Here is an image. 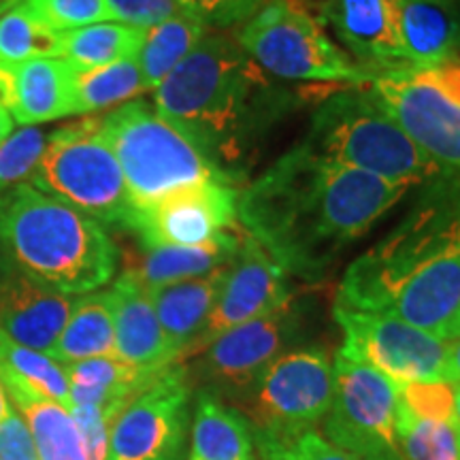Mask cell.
<instances>
[{
  "label": "cell",
  "mask_w": 460,
  "mask_h": 460,
  "mask_svg": "<svg viewBox=\"0 0 460 460\" xmlns=\"http://www.w3.org/2000/svg\"><path fill=\"white\" fill-rule=\"evenodd\" d=\"M177 3L205 26L233 28L245 24L267 0H177Z\"/></svg>",
  "instance_id": "38"
},
{
  "label": "cell",
  "mask_w": 460,
  "mask_h": 460,
  "mask_svg": "<svg viewBox=\"0 0 460 460\" xmlns=\"http://www.w3.org/2000/svg\"><path fill=\"white\" fill-rule=\"evenodd\" d=\"M0 460H41L24 418L13 405L0 420Z\"/></svg>",
  "instance_id": "41"
},
{
  "label": "cell",
  "mask_w": 460,
  "mask_h": 460,
  "mask_svg": "<svg viewBox=\"0 0 460 460\" xmlns=\"http://www.w3.org/2000/svg\"><path fill=\"white\" fill-rule=\"evenodd\" d=\"M71 413L82 435L85 460H107L109 433L119 411L102 407H73Z\"/></svg>",
  "instance_id": "40"
},
{
  "label": "cell",
  "mask_w": 460,
  "mask_h": 460,
  "mask_svg": "<svg viewBox=\"0 0 460 460\" xmlns=\"http://www.w3.org/2000/svg\"><path fill=\"white\" fill-rule=\"evenodd\" d=\"M0 382L3 386H20L60 402L71 411V384L65 365L51 356L15 343L0 331Z\"/></svg>",
  "instance_id": "29"
},
{
  "label": "cell",
  "mask_w": 460,
  "mask_h": 460,
  "mask_svg": "<svg viewBox=\"0 0 460 460\" xmlns=\"http://www.w3.org/2000/svg\"><path fill=\"white\" fill-rule=\"evenodd\" d=\"M410 190L296 146L239 190V226L288 275L314 281Z\"/></svg>",
  "instance_id": "1"
},
{
  "label": "cell",
  "mask_w": 460,
  "mask_h": 460,
  "mask_svg": "<svg viewBox=\"0 0 460 460\" xmlns=\"http://www.w3.org/2000/svg\"><path fill=\"white\" fill-rule=\"evenodd\" d=\"M75 298L20 273L0 271V331L15 343L51 354Z\"/></svg>",
  "instance_id": "19"
},
{
  "label": "cell",
  "mask_w": 460,
  "mask_h": 460,
  "mask_svg": "<svg viewBox=\"0 0 460 460\" xmlns=\"http://www.w3.org/2000/svg\"><path fill=\"white\" fill-rule=\"evenodd\" d=\"M7 7H4V3H3V0H0V15H3V13H7Z\"/></svg>",
  "instance_id": "48"
},
{
  "label": "cell",
  "mask_w": 460,
  "mask_h": 460,
  "mask_svg": "<svg viewBox=\"0 0 460 460\" xmlns=\"http://www.w3.org/2000/svg\"><path fill=\"white\" fill-rule=\"evenodd\" d=\"M335 393L320 433L354 460H405L399 435V386L339 348Z\"/></svg>",
  "instance_id": "10"
},
{
  "label": "cell",
  "mask_w": 460,
  "mask_h": 460,
  "mask_svg": "<svg viewBox=\"0 0 460 460\" xmlns=\"http://www.w3.org/2000/svg\"><path fill=\"white\" fill-rule=\"evenodd\" d=\"M288 278L290 275L275 262V258L258 241L245 234L239 254L230 262L214 312L188 356L199 354L224 331L264 318L295 301Z\"/></svg>",
  "instance_id": "16"
},
{
  "label": "cell",
  "mask_w": 460,
  "mask_h": 460,
  "mask_svg": "<svg viewBox=\"0 0 460 460\" xmlns=\"http://www.w3.org/2000/svg\"><path fill=\"white\" fill-rule=\"evenodd\" d=\"M146 32L147 31L119 24V22H101V24L84 26L77 31L60 32L58 58H65L79 71L107 66L139 54L146 41Z\"/></svg>",
  "instance_id": "28"
},
{
  "label": "cell",
  "mask_w": 460,
  "mask_h": 460,
  "mask_svg": "<svg viewBox=\"0 0 460 460\" xmlns=\"http://www.w3.org/2000/svg\"><path fill=\"white\" fill-rule=\"evenodd\" d=\"M301 146L339 164L410 188L444 172L362 85L326 96L314 111Z\"/></svg>",
  "instance_id": "5"
},
{
  "label": "cell",
  "mask_w": 460,
  "mask_h": 460,
  "mask_svg": "<svg viewBox=\"0 0 460 460\" xmlns=\"http://www.w3.org/2000/svg\"><path fill=\"white\" fill-rule=\"evenodd\" d=\"M51 132L41 126H22L0 146V192L31 181L49 146Z\"/></svg>",
  "instance_id": "34"
},
{
  "label": "cell",
  "mask_w": 460,
  "mask_h": 460,
  "mask_svg": "<svg viewBox=\"0 0 460 460\" xmlns=\"http://www.w3.org/2000/svg\"><path fill=\"white\" fill-rule=\"evenodd\" d=\"M13 102V73L7 66H0V107L11 109Z\"/></svg>",
  "instance_id": "43"
},
{
  "label": "cell",
  "mask_w": 460,
  "mask_h": 460,
  "mask_svg": "<svg viewBox=\"0 0 460 460\" xmlns=\"http://www.w3.org/2000/svg\"><path fill=\"white\" fill-rule=\"evenodd\" d=\"M256 460H354L339 450L318 429L301 435H254Z\"/></svg>",
  "instance_id": "36"
},
{
  "label": "cell",
  "mask_w": 460,
  "mask_h": 460,
  "mask_svg": "<svg viewBox=\"0 0 460 460\" xmlns=\"http://www.w3.org/2000/svg\"><path fill=\"white\" fill-rule=\"evenodd\" d=\"M28 183L99 224L128 228L135 211L101 118L51 130L49 146Z\"/></svg>",
  "instance_id": "8"
},
{
  "label": "cell",
  "mask_w": 460,
  "mask_h": 460,
  "mask_svg": "<svg viewBox=\"0 0 460 460\" xmlns=\"http://www.w3.org/2000/svg\"><path fill=\"white\" fill-rule=\"evenodd\" d=\"M348 354L393 379L396 386L447 382V341L384 314L332 309Z\"/></svg>",
  "instance_id": "13"
},
{
  "label": "cell",
  "mask_w": 460,
  "mask_h": 460,
  "mask_svg": "<svg viewBox=\"0 0 460 460\" xmlns=\"http://www.w3.org/2000/svg\"><path fill=\"white\" fill-rule=\"evenodd\" d=\"M230 267V264H228ZM228 267L200 275V278L149 288L154 309L177 358L188 356L214 312L217 296L226 279Z\"/></svg>",
  "instance_id": "21"
},
{
  "label": "cell",
  "mask_w": 460,
  "mask_h": 460,
  "mask_svg": "<svg viewBox=\"0 0 460 460\" xmlns=\"http://www.w3.org/2000/svg\"><path fill=\"white\" fill-rule=\"evenodd\" d=\"M190 427L192 386L186 367L175 362L115 418L107 460H186Z\"/></svg>",
  "instance_id": "12"
},
{
  "label": "cell",
  "mask_w": 460,
  "mask_h": 460,
  "mask_svg": "<svg viewBox=\"0 0 460 460\" xmlns=\"http://www.w3.org/2000/svg\"><path fill=\"white\" fill-rule=\"evenodd\" d=\"M49 356L60 365L115 356L113 307L109 290L88 292L75 298L73 312Z\"/></svg>",
  "instance_id": "26"
},
{
  "label": "cell",
  "mask_w": 460,
  "mask_h": 460,
  "mask_svg": "<svg viewBox=\"0 0 460 460\" xmlns=\"http://www.w3.org/2000/svg\"><path fill=\"white\" fill-rule=\"evenodd\" d=\"M234 41L275 79L369 85L377 77L339 48L298 0H267L239 26Z\"/></svg>",
  "instance_id": "7"
},
{
  "label": "cell",
  "mask_w": 460,
  "mask_h": 460,
  "mask_svg": "<svg viewBox=\"0 0 460 460\" xmlns=\"http://www.w3.org/2000/svg\"><path fill=\"white\" fill-rule=\"evenodd\" d=\"M107 4L111 22L141 28V31L163 24L183 11L177 0H107Z\"/></svg>",
  "instance_id": "39"
},
{
  "label": "cell",
  "mask_w": 460,
  "mask_h": 460,
  "mask_svg": "<svg viewBox=\"0 0 460 460\" xmlns=\"http://www.w3.org/2000/svg\"><path fill=\"white\" fill-rule=\"evenodd\" d=\"M447 382L460 384V335L452 341H447Z\"/></svg>",
  "instance_id": "42"
},
{
  "label": "cell",
  "mask_w": 460,
  "mask_h": 460,
  "mask_svg": "<svg viewBox=\"0 0 460 460\" xmlns=\"http://www.w3.org/2000/svg\"><path fill=\"white\" fill-rule=\"evenodd\" d=\"M322 20L367 71L410 68L401 39V0H324Z\"/></svg>",
  "instance_id": "17"
},
{
  "label": "cell",
  "mask_w": 460,
  "mask_h": 460,
  "mask_svg": "<svg viewBox=\"0 0 460 460\" xmlns=\"http://www.w3.org/2000/svg\"><path fill=\"white\" fill-rule=\"evenodd\" d=\"M335 305L393 315L444 341L460 335V175L424 183L393 233L349 264Z\"/></svg>",
  "instance_id": "2"
},
{
  "label": "cell",
  "mask_w": 460,
  "mask_h": 460,
  "mask_svg": "<svg viewBox=\"0 0 460 460\" xmlns=\"http://www.w3.org/2000/svg\"><path fill=\"white\" fill-rule=\"evenodd\" d=\"M128 230L143 247L211 243L239 230V190L226 181L180 188L132 211Z\"/></svg>",
  "instance_id": "15"
},
{
  "label": "cell",
  "mask_w": 460,
  "mask_h": 460,
  "mask_svg": "<svg viewBox=\"0 0 460 460\" xmlns=\"http://www.w3.org/2000/svg\"><path fill=\"white\" fill-rule=\"evenodd\" d=\"M399 411L416 420H437L454 422L456 420V384L446 382H416L399 386Z\"/></svg>",
  "instance_id": "37"
},
{
  "label": "cell",
  "mask_w": 460,
  "mask_h": 460,
  "mask_svg": "<svg viewBox=\"0 0 460 460\" xmlns=\"http://www.w3.org/2000/svg\"><path fill=\"white\" fill-rule=\"evenodd\" d=\"M65 369L71 384L73 407H102V410L113 411H122L163 373L137 369L115 356L73 362V365H65Z\"/></svg>",
  "instance_id": "24"
},
{
  "label": "cell",
  "mask_w": 460,
  "mask_h": 460,
  "mask_svg": "<svg viewBox=\"0 0 460 460\" xmlns=\"http://www.w3.org/2000/svg\"><path fill=\"white\" fill-rule=\"evenodd\" d=\"M58 49L60 34L34 20L22 3L0 15V66L13 68L37 58H58Z\"/></svg>",
  "instance_id": "32"
},
{
  "label": "cell",
  "mask_w": 460,
  "mask_h": 460,
  "mask_svg": "<svg viewBox=\"0 0 460 460\" xmlns=\"http://www.w3.org/2000/svg\"><path fill=\"white\" fill-rule=\"evenodd\" d=\"M207 34V26L194 15L177 13L163 24L149 28L146 32L137 62H139L147 92H154L164 77L200 43Z\"/></svg>",
  "instance_id": "30"
},
{
  "label": "cell",
  "mask_w": 460,
  "mask_h": 460,
  "mask_svg": "<svg viewBox=\"0 0 460 460\" xmlns=\"http://www.w3.org/2000/svg\"><path fill=\"white\" fill-rule=\"evenodd\" d=\"M456 422L460 429V384H456Z\"/></svg>",
  "instance_id": "46"
},
{
  "label": "cell",
  "mask_w": 460,
  "mask_h": 460,
  "mask_svg": "<svg viewBox=\"0 0 460 460\" xmlns=\"http://www.w3.org/2000/svg\"><path fill=\"white\" fill-rule=\"evenodd\" d=\"M118 245L102 224L31 183L0 192V271L82 296L118 271Z\"/></svg>",
  "instance_id": "4"
},
{
  "label": "cell",
  "mask_w": 460,
  "mask_h": 460,
  "mask_svg": "<svg viewBox=\"0 0 460 460\" xmlns=\"http://www.w3.org/2000/svg\"><path fill=\"white\" fill-rule=\"evenodd\" d=\"M143 92H147V85L137 56L107 66L79 71L75 115L107 111V109L126 105Z\"/></svg>",
  "instance_id": "31"
},
{
  "label": "cell",
  "mask_w": 460,
  "mask_h": 460,
  "mask_svg": "<svg viewBox=\"0 0 460 460\" xmlns=\"http://www.w3.org/2000/svg\"><path fill=\"white\" fill-rule=\"evenodd\" d=\"M4 390L13 410L24 418L41 460H85L82 435L66 407L28 388Z\"/></svg>",
  "instance_id": "27"
},
{
  "label": "cell",
  "mask_w": 460,
  "mask_h": 460,
  "mask_svg": "<svg viewBox=\"0 0 460 460\" xmlns=\"http://www.w3.org/2000/svg\"><path fill=\"white\" fill-rule=\"evenodd\" d=\"M22 4L34 20L58 34L111 22L107 0H22Z\"/></svg>",
  "instance_id": "35"
},
{
  "label": "cell",
  "mask_w": 460,
  "mask_h": 460,
  "mask_svg": "<svg viewBox=\"0 0 460 460\" xmlns=\"http://www.w3.org/2000/svg\"><path fill=\"white\" fill-rule=\"evenodd\" d=\"M13 130H15L13 115H11L9 109L0 107V146H3V143L7 141L11 135H13Z\"/></svg>",
  "instance_id": "44"
},
{
  "label": "cell",
  "mask_w": 460,
  "mask_h": 460,
  "mask_svg": "<svg viewBox=\"0 0 460 460\" xmlns=\"http://www.w3.org/2000/svg\"><path fill=\"white\" fill-rule=\"evenodd\" d=\"M15 124L39 126L75 115L79 68L65 58H37L11 68Z\"/></svg>",
  "instance_id": "20"
},
{
  "label": "cell",
  "mask_w": 460,
  "mask_h": 460,
  "mask_svg": "<svg viewBox=\"0 0 460 460\" xmlns=\"http://www.w3.org/2000/svg\"><path fill=\"white\" fill-rule=\"evenodd\" d=\"M243 228L203 245L146 247V256L137 269H130L143 286L158 288L175 281L200 278L216 269L228 267L243 243Z\"/></svg>",
  "instance_id": "25"
},
{
  "label": "cell",
  "mask_w": 460,
  "mask_h": 460,
  "mask_svg": "<svg viewBox=\"0 0 460 460\" xmlns=\"http://www.w3.org/2000/svg\"><path fill=\"white\" fill-rule=\"evenodd\" d=\"M401 39L411 68H433L460 54V0H401Z\"/></svg>",
  "instance_id": "22"
},
{
  "label": "cell",
  "mask_w": 460,
  "mask_h": 460,
  "mask_svg": "<svg viewBox=\"0 0 460 460\" xmlns=\"http://www.w3.org/2000/svg\"><path fill=\"white\" fill-rule=\"evenodd\" d=\"M301 314L290 301L278 312L256 318L211 339L199 352L194 376L220 399H237L271 362L295 348Z\"/></svg>",
  "instance_id": "14"
},
{
  "label": "cell",
  "mask_w": 460,
  "mask_h": 460,
  "mask_svg": "<svg viewBox=\"0 0 460 460\" xmlns=\"http://www.w3.org/2000/svg\"><path fill=\"white\" fill-rule=\"evenodd\" d=\"M101 130L124 172L132 207L205 181H226L203 149L149 101H130L101 118ZM234 186V183H233Z\"/></svg>",
  "instance_id": "6"
},
{
  "label": "cell",
  "mask_w": 460,
  "mask_h": 460,
  "mask_svg": "<svg viewBox=\"0 0 460 460\" xmlns=\"http://www.w3.org/2000/svg\"><path fill=\"white\" fill-rule=\"evenodd\" d=\"M11 410V402H9V396H7V390H4L3 382H0V420L4 418V413Z\"/></svg>",
  "instance_id": "45"
},
{
  "label": "cell",
  "mask_w": 460,
  "mask_h": 460,
  "mask_svg": "<svg viewBox=\"0 0 460 460\" xmlns=\"http://www.w3.org/2000/svg\"><path fill=\"white\" fill-rule=\"evenodd\" d=\"M399 435L405 460H460V429L456 420H416L399 411Z\"/></svg>",
  "instance_id": "33"
},
{
  "label": "cell",
  "mask_w": 460,
  "mask_h": 460,
  "mask_svg": "<svg viewBox=\"0 0 460 460\" xmlns=\"http://www.w3.org/2000/svg\"><path fill=\"white\" fill-rule=\"evenodd\" d=\"M152 102L192 137L230 183H237L288 99L234 37L207 32L154 90Z\"/></svg>",
  "instance_id": "3"
},
{
  "label": "cell",
  "mask_w": 460,
  "mask_h": 460,
  "mask_svg": "<svg viewBox=\"0 0 460 460\" xmlns=\"http://www.w3.org/2000/svg\"><path fill=\"white\" fill-rule=\"evenodd\" d=\"M115 326V358L143 371H164L175 365L169 339L154 309L149 288L132 271H124L109 288Z\"/></svg>",
  "instance_id": "18"
},
{
  "label": "cell",
  "mask_w": 460,
  "mask_h": 460,
  "mask_svg": "<svg viewBox=\"0 0 460 460\" xmlns=\"http://www.w3.org/2000/svg\"><path fill=\"white\" fill-rule=\"evenodd\" d=\"M369 90L441 171L460 175V54L433 68L379 73Z\"/></svg>",
  "instance_id": "9"
},
{
  "label": "cell",
  "mask_w": 460,
  "mask_h": 460,
  "mask_svg": "<svg viewBox=\"0 0 460 460\" xmlns=\"http://www.w3.org/2000/svg\"><path fill=\"white\" fill-rule=\"evenodd\" d=\"M3 3H4V7H7V9H13L15 4L22 3V0H3Z\"/></svg>",
  "instance_id": "47"
},
{
  "label": "cell",
  "mask_w": 460,
  "mask_h": 460,
  "mask_svg": "<svg viewBox=\"0 0 460 460\" xmlns=\"http://www.w3.org/2000/svg\"><path fill=\"white\" fill-rule=\"evenodd\" d=\"M188 460H256L247 418L209 390L194 396Z\"/></svg>",
  "instance_id": "23"
},
{
  "label": "cell",
  "mask_w": 460,
  "mask_h": 460,
  "mask_svg": "<svg viewBox=\"0 0 460 460\" xmlns=\"http://www.w3.org/2000/svg\"><path fill=\"white\" fill-rule=\"evenodd\" d=\"M335 373L322 348H292L278 356L243 394L237 410L252 435L290 437L318 429L331 410Z\"/></svg>",
  "instance_id": "11"
}]
</instances>
